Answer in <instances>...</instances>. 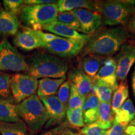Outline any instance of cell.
Returning a JSON list of instances; mask_svg holds the SVG:
<instances>
[{"label": "cell", "mask_w": 135, "mask_h": 135, "mask_svg": "<svg viewBox=\"0 0 135 135\" xmlns=\"http://www.w3.org/2000/svg\"><path fill=\"white\" fill-rule=\"evenodd\" d=\"M11 78L9 75L0 74V99H13L10 89Z\"/></svg>", "instance_id": "30"}, {"label": "cell", "mask_w": 135, "mask_h": 135, "mask_svg": "<svg viewBox=\"0 0 135 135\" xmlns=\"http://www.w3.org/2000/svg\"><path fill=\"white\" fill-rule=\"evenodd\" d=\"M20 119L15 101L12 99H0V121L12 123Z\"/></svg>", "instance_id": "20"}, {"label": "cell", "mask_w": 135, "mask_h": 135, "mask_svg": "<svg viewBox=\"0 0 135 135\" xmlns=\"http://www.w3.org/2000/svg\"><path fill=\"white\" fill-rule=\"evenodd\" d=\"M116 63L114 58L108 57L105 58L94 79L104 82L115 90L118 85L116 76Z\"/></svg>", "instance_id": "13"}, {"label": "cell", "mask_w": 135, "mask_h": 135, "mask_svg": "<svg viewBox=\"0 0 135 135\" xmlns=\"http://www.w3.org/2000/svg\"><path fill=\"white\" fill-rule=\"evenodd\" d=\"M69 80L76 88L78 91L84 98L89 94L93 85V81L81 69L75 68L68 73Z\"/></svg>", "instance_id": "14"}, {"label": "cell", "mask_w": 135, "mask_h": 135, "mask_svg": "<svg viewBox=\"0 0 135 135\" xmlns=\"http://www.w3.org/2000/svg\"><path fill=\"white\" fill-rule=\"evenodd\" d=\"M3 4L5 11L16 15L25 3L23 0H4Z\"/></svg>", "instance_id": "33"}, {"label": "cell", "mask_w": 135, "mask_h": 135, "mask_svg": "<svg viewBox=\"0 0 135 135\" xmlns=\"http://www.w3.org/2000/svg\"><path fill=\"white\" fill-rule=\"evenodd\" d=\"M0 4H1V3H0Z\"/></svg>", "instance_id": "42"}, {"label": "cell", "mask_w": 135, "mask_h": 135, "mask_svg": "<svg viewBox=\"0 0 135 135\" xmlns=\"http://www.w3.org/2000/svg\"><path fill=\"white\" fill-rule=\"evenodd\" d=\"M66 118L71 126L75 128H83L84 121L82 108L76 109H66Z\"/></svg>", "instance_id": "28"}, {"label": "cell", "mask_w": 135, "mask_h": 135, "mask_svg": "<svg viewBox=\"0 0 135 135\" xmlns=\"http://www.w3.org/2000/svg\"><path fill=\"white\" fill-rule=\"evenodd\" d=\"M97 13L100 15L102 25H126L135 14V6L132 1H97Z\"/></svg>", "instance_id": "3"}, {"label": "cell", "mask_w": 135, "mask_h": 135, "mask_svg": "<svg viewBox=\"0 0 135 135\" xmlns=\"http://www.w3.org/2000/svg\"><path fill=\"white\" fill-rule=\"evenodd\" d=\"M128 97H129V87L127 82L125 81H121L120 84L118 85L113 95L112 101H111V110L113 114H114L116 110L120 108L121 106L128 99Z\"/></svg>", "instance_id": "24"}, {"label": "cell", "mask_w": 135, "mask_h": 135, "mask_svg": "<svg viewBox=\"0 0 135 135\" xmlns=\"http://www.w3.org/2000/svg\"><path fill=\"white\" fill-rule=\"evenodd\" d=\"M126 31H127L128 38H131V42L135 45V14L131 17L128 24L126 25Z\"/></svg>", "instance_id": "36"}, {"label": "cell", "mask_w": 135, "mask_h": 135, "mask_svg": "<svg viewBox=\"0 0 135 135\" xmlns=\"http://www.w3.org/2000/svg\"><path fill=\"white\" fill-rule=\"evenodd\" d=\"M20 26L16 15L6 11H0V36L16 35Z\"/></svg>", "instance_id": "16"}, {"label": "cell", "mask_w": 135, "mask_h": 135, "mask_svg": "<svg viewBox=\"0 0 135 135\" xmlns=\"http://www.w3.org/2000/svg\"><path fill=\"white\" fill-rule=\"evenodd\" d=\"M132 89L133 95L135 98V68L133 71V75H132Z\"/></svg>", "instance_id": "39"}, {"label": "cell", "mask_w": 135, "mask_h": 135, "mask_svg": "<svg viewBox=\"0 0 135 135\" xmlns=\"http://www.w3.org/2000/svg\"><path fill=\"white\" fill-rule=\"evenodd\" d=\"M46 108L48 119L45 127L48 128L56 124H60L65 119L67 107L60 101L57 96L40 98Z\"/></svg>", "instance_id": "10"}, {"label": "cell", "mask_w": 135, "mask_h": 135, "mask_svg": "<svg viewBox=\"0 0 135 135\" xmlns=\"http://www.w3.org/2000/svg\"><path fill=\"white\" fill-rule=\"evenodd\" d=\"M44 30L52 33V34L56 36L58 35V36L66 38L86 40H88L90 36V35L81 34L71 27L56 21L46 26Z\"/></svg>", "instance_id": "15"}, {"label": "cell", "mask_w": 135, "mask_h": 135, "mask_svg": "<svg viewBox=\"0 0 135 135\" xmlns=\"http://www.w3.org/2000/svg\"><path fill=\"white\" fill-rule=\"evenodd\" d=\"M20 12V19L27 27L34 30H41L56 21L59 11L58 4L55 3L25 5Z\"/></svg>", "instance_id": "5"}, {"label": "cell", "mask_w": 135, "mask_h": 135, "mask_svg": "<svg viewBox=\"0 0 135 135\" xmlns=\"http://www.w3.org/2000/svg\"><path fill=\"white\" fill-rule=\"evenodd\" d=\"M128 39L126 28H106L90 35L81 51L83 56H95L104 58L116 55Z\"/></svg>", "instance_id": "1"}, {"label": "cell", "mask_w": 135, "mask_h": 135, "mask_svg": "<svg viewBox=\"0 0 135 135\" xmlns=\"http://www.w3.org/2000/svg\"><path fill=\"white\" fill-rule=\"evenodd\" d=\"M71 90V82L70 80H66L60 86V88L58 91V99L65 106L68 105L69 97L70 94Z\"/></svg>", "instance_id": "31"}, {"label": "cell", "mask_w": 135, "mask_h": 135, "mask_svg": "<svg viewBox=\"0 0 135 135\" xmlns=\"http://www.w3.org/2000/svg\"><path fill=\"white\" fill-rule=\"evenodd\" d=\"M66 78H41L38 80L37 96L40 98L55 96Z\"/></svg>", "instance_id": "17"}, {"label": "cell", "mask_w": 135, "mask_h": 135, "mask_svg": "<svg viewBox=\"0 0 135 135\" xmlns=\"http://www.w3.org/2000/svg\"><path fill=\"white\" fill-rule=\"evenodd\" d=\"M38 80L26 74L17 73L11 78V95L16 103L20 104L35 94L38 89Z\"/></svg>", "instance_id": "8"}, {"label": "cell", "mask_w": 135, "mask_h": 135, "mask_svg": "<svg viewBox=\"0 0 135 135\" xmlns=\"http://www.w3.org/2000/svg\"><path fill=\"white\" fill-rule=\"evenodd\" d=\"M106 131L95 122L86 124L81 129V134L83 135H104Z\"/></svg>", "instance_id": "32"}, {"label": "cell", "mask_w": 135, "mask_h": 135, "mask_svg": "<svg viewBox=\"0 0 135 135\" xmlns=\"http://www.w3.org/2000/svg\"><path fill=\"white\" fill-rule=\"evenodd\" d=\"M126 126L113 121V125L109 129L106 131L104 135H125Z\"/></svg>", "instance_id": "34"}, {"label": "cell", "mask_w": 135, "mask_h": 135, "mask_svg": "<svg viewBox=\"0 0 135 135\" xmlns=\"http://www.w3.org/2000/svg\"><path fill=\"white\" fill-rule=\"evenodd\" d=\"M68 128V125L67 123L63 122L56 127L51 128L49 130L39 135H62Z\"/></svg>", "instance_id": "35"}, {"label": "cell", "mask_w": 135, "mask_h": 135, "mask_svg": "<svg viewBox=\"0 0 135 135\" xmlns=\"http://www.w3.org/2000/svg\"><path fill=\"white\" fill-rule=\"evenodd\" d=\"M87 41L56 36L50 41L44 43L43 48L56 56L72 57L81 53Z\"/></svg>", "instance_id": "6"}, {"label": "cell", "mask_w": 135, "mask_h": 135, "mask_svg": "<svg viewBox=\"0 0 135 135\" xmlns=\"http://www.w3.org/2000/svg\"><path fill=\"white\" fill-rule=\"evenodd\" d=\"M97 1L89 0H60L57 1L59 12L73 11L76 9H86L97 13Z\"/></svg>", "instance_id": "19"}, {"label": "cell", "mask_w": 135, "mask_h": 135, "mask_svg": "<svg viewBox=\"0 0 135 135\" xmlns=\"http://www.w3.org/2000/svg\"><path fill=\"white\" fill-rule=\"evenodd\" d=\"M114 60L116 63V76L118 81L126 80L129 70L135 63V45L126 43L116 54Z\"/></svg>", "instance_id": "9"}, {"label": "cell", "mask_w": 135, "mask_h": 135, "mask_svg": "<svg viewBox=\"0 0 135 135\" xmlns=\"http://www.w3.org/2000/svg\"><path fill=\"white\" fill-rule=\"evenodd\" d=\"M56 21L63 23V24L71 27L72 28L78 31H80V22H79L76 16L72 11L59 12L57 15Z\"/></svg>", "instance_id": "27"}, {"label": "cell", "mask_w": 135, "mask_h": 135, "mask_svg": "<svg viewBox=\"0 0 135 135\" xmlns=\"http://www.w3.org/2000/svg\"><path fill=\"white\" fill-rule=\"evenodd\" d=\"M18 116L33 134L38 133L48 119L46 108L41 99L35 94L17 104Z\"/></svg>", "instance_id": "4"}, {"label": "cell", "mask_w": 135, "mask_h": 135, "mask_svg": "<svg viewBox=\"0 0 135 135\" xmlns=\"http://www.w3.org/2000/svg\"><path fill=\"white\" fill-rule=\"evenodd\" d=\"M25 57L9 41L0 43V71L20 72L28 70Z\"/></svg>", "instance_id": "7"}, {"label": "cell", "mask_w": 135, "mask_h": 135, "mask_svg": "<svg viewBox=\"0 0 135 135\" xmlns=\"http://www.w3.org/2000/svg\"><path fill=\"white\" fill-rule=\"evenodd\" d=\"M0 134L1 135H31L26 124L21 119L16 122L0 121Z\"/></svg>", "instance_id": "22"}, {"label": "cell", "mask_w": 135, "mask_h": 135, "mask_svg": "<svg viewBox=\"0 0 135 135\" xmlns=\"http://www.w3.org/2000/svg\"><path fill=\"white\" fill-rule=\"evenodd\" d=\"M93 85L95 89L96 96L100 103H111L113 93L115 90L103 81L98 80H92Z\"/></svg>", "instance_id": "26"}, {"label": "cell", "mask_w": 135, "mask_h": 135, "mask_svg": "<svg viewBox=\"0 0 135 135\" xmlns=\"http://www.w3.org/2000/svg\"><path fill=\"white\" fill-rule=\"evenodd\" d=\"M113 115L111 103H100L97 123L104 130H108L112 126L113 123L114 118Z\"/></svg>", "instance_id": "25"}, {"label": "cell", "mask_w": 135, "mask_h": 135, "mask_svg": "<svg viewBox=\"0 0 135 135\" xmlns=\"http://www.w3.org/2000/svg\"><path fill=\"white\" fill-rule=\"evenodd\" d=\"M76 133H74L73 131L71 130V129L68 128V129L66 130L65 132L63 133V134L62 135H75Z\"/></svg>", "instance_id": "40"}, {"label": "cell", "mask_w": 135, "mask_h": 135, "mask_svg": "<svg viewBox=\"0 0 135 135\" xmlns=\"http://www.w3.org/2000/svg\"><path fill=\"white\" fill-rule=\"evenodd\" d=\"M84 101L85 98L79 93L75 86L72 83H71L70 94L68 102L67 108L76 109L82 108Z\"/></svg>", "instance_id": "29"}, {"label": "cell", "mask_w": 135, "mask_h": 135, "mask_svg": "<svg viewBox=\"0 0 135 135\" xmlns=\"http://www.w3.org/2000/svg\"><path fill=\"white\" fill-rule=\"evenodd\" d=\"M14 44L25 51H31L35 49L43 48L44 42L38 36L36 30L25 26L18 31L13 40Z\"/></svg>", "instance_id": "12"}, {"label": "cell", "mask_w": 135, "mask_h": 135, "mask_svg": "<svg viewBox=\"0 0 135 135\" xmlns=\"http://www.w3.org/2000/svg\"><path fill=\"white\" fill-rule=\"evenodd\" d=\"M125 135H135V118L126 126Z\"/></svg>", "instance_id": "38"}, {"label": "cell", "mask_w": 135, "mask_h": 135, "mask_svg": "<svg viewBox=\"0 0 135 135\" xmlns=\"http://www.w3.org/2000/svg\"><path fill=\"white\" fill-rule=\"evenodd\" d=\"M114 121L126 126L135 118V107L132 99L128 98L124 103L114 112Z\"/></svg>", "instance_id": "21"}, {"label": "cell", "mask_w": 135, "mask_h": 135, "mask_svg": "<svg viewBox=\"0 0 135 135\" xmlns=\"http://www.w3.org/2000/svg\"><path fill=\"white\" fill-rule=\"evenodd\" d=\"M104 59L95 56H86L81 61V70L91 80L95 78L103 63Z\"/></svg>", "instance_id": "23"}, {"label": "cell", "mask_w": 135, "mask_h": 135, "mask_svg": "<svg viewBox=\"0 0 135 135\" xmlns=\"http://www.w3.org/2000/svg\"><path fill=\"white\" fill-rule=\"evenodd\" d=\"M28 75L38 78H66L68 66L58 56L46 53L33 56L27 61Z\"/></svg>", "instance_id": "2"}, {"label": "cell", "mask_w": 135, "mask_h": 135, "mask_svg": "<svg viewBox=\"0 0 135 135\" xmlns=\"http://www.w3.org/2000/svg\"><path fill=\"white\" fill-rule=\"evenodd\" d=\"M75 135H83V134H76V133Z\"/></svg>", "instance_id": "41"}, {"label": "cell", "mask_w": 135, "mask_h": 135, "mask_svg": "<svg viewBox=\"0 0 135 135\" xmlns=\"http://www.w3.org/2000/svg\"><path fill=\"white\" fill-rule=\"evenodd\" d=\"M99 103L100 102L97 96L91 93L88 95L82 107L86 124L97 122L99 115Z\"/></svg>", "instance_id": "18"}, {"label": "cell", "mask_w": 135, "mask_h": 135, "mask_svg": "<svg viewBox=\"0 0 135 135\" xmlns=\"http://www.w3.org/2000/svg\"><path fill=\"white\" fill-rule=\"evenodd\" d=\"M73 12L78 19L80 32L84 35H91L98 31L102 23L100 15L86 9H76Z\"/></svg>", "instance_id": "11"}, {"label": "cell", "mask_w": 135, "mask_h": 135, "mask_svg": "<svg viewBox=\"0 0 135 135\" xmlns=\"http://www.w3.org/2000/svg\"><path fill=\"white\" fill-rule=\"evenodd\" d=\"M55 3H57V1H53V0H25L24 1L25 4L26 5L46 4Z\"/></svg>", "instance_id": "37"}]
</instances>
